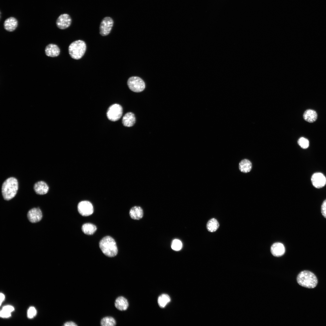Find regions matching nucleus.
<instances>
[{
	"instance_id": "30",
	"label": "nucleus",
	"mask_w": 326,
	"mask_h": 326,
	"mask_svg": "<svg viewBox=\"0 0 326 326\" xmlns=\"http://www.w3.org/2000/svg\"><path fill=\"white\" fill-rule=\"evenodd\" d=\"M2 309L8 312H11L14 310V308L11 305H7L3 307Z\"/></svg>"
},
{
	"instance_id": "32",
	"label": "nucleus",
	"mask_w": 326,
	"mask_h": 326,
	"mask_svg": "<svg viewBox=\"0 0 326 326\" xmlns=\"http://www.w3.org/2000/svg\"><path fill=\"white\" fill-rule=\"evenodd\" d=\"M5 298L4 295L1 293H0V305H1L2 302L4 300Z\"/></svg>"
},
{
	"instance_id": "4",
	"label": "nucleus",
	"mask_w": 326,
	"mask_h": 326,
	"mask_svg": "<svg viewBox=\"0 0 326 326\" xmlns=\"http://www.w3.org/2000/svg\"><path fill=\"white\" fill-rule=\"evenodd\" d=\"M86 49L85 43L82 40L74 41L69 46V53L70 56L75 59H81L84 55Z\"/></svg>"
},
{
	"instance_id": "10",
	"label": "nucleus",
	"mask_w": 326,
	"mask_h": 326,
	"mask_svg": "<svg viewBox=\"0 0 326 326\" xmlns=\"http://www.w3.org/2000/svg\"><path fill=\"white\" fill-rule=\"evenodd\" d=\"M311 180L313 185L316 188L322 187L326 184V178L321 173H314L312 176Z\"/></svg>"
},
{
	"instance_id": "25",
	"label": "nucleus",
	"mask_w": 326,
	"mask_h": 326,
	"mask_svg": "<svg viewBox=\"0 0 326 326\" xmlns=\"http://www.w3.org/2000/svg\"><path fill=\"white\" fill-rule=\"evenodd\" d=\"M182 247V243L180 240L175 239L172 241L171 248L173 250L176 251H179L181 249Z\"/></svg>"
},
{
	"instance_id": "16",
	"label": "nucleus",
	"mask_w": 326,
	"mask_h": 326,
	"mask_svg": "<svg viewBox=\"0 0 326 326\" xmlns=\"http://www.w3.org/2000/svg\"><path fill=\"white\" fill-rule=\"evenodd\" d=\"M136 122V117L134 114L130 112L126 113L122 119V123L125 126L131 127L134 125Z\"/></svg>"
},
{
	"instance_id": "2",
	"label": "nucleus",
	"mask_w": 326,
	"mask_h": 326,
	"mask_svg": "<svg viewBox=\"0 0 326 326\" xmlns=\"http://www.w3.org/2000/svg\"><path fill=\"white\" fill-rule=\"evenodd\" d=\"M297 281L301 286L309 289L315 288L318 283L315 275L307 270L302 271L299 273L297 277Z\"/></svg>"
},
{
	"instance_id": "17",
	"label": "nucleus",
	"mask_w": 326,
	"mask_h": 326,
	"mask_svg": "<svg viewBox=\"0 0 326 326\" xmlns=\"http://www.w3.org/2000/svg\"><path fill=\"white\" fill-rule=\"evenodd\" d=\"M34 189L37 194L43 195L47 193L49 187L45 182L40 181L37 182L34 184Z\"/></svg>"
},
{
	"instance_id": "22",
	"label": "nucleus",
	"mask_w": 326,
	"mask_h": 326,
	"mask_svg": "<svg viewBox=\"0 0 326 326\" xmlns=\"http://www.w3.org/2000/svg\"><path fill=\"white\" fill-rule=\"evenodd\" d=\"M171 301V298L169 296L166 294H163L160 295L158 299V304L161 308H164Z\"/></svg>"
},
{
	"instance_id": "26",
	"label": "nucleus",
	"mask_w": 326,
	"mask_h": 326,
	"mask_svg": "<svg viewBox=\"0 0 326 326\" xmlns=\"http://www.w3.org/2000/svg\"><path fill=\"white\" fill-rule=\"evenodd\" d=\"M298 143L299 145L303 149H307L309 145V142L308 140L303 137H301L299 139L298 141Z\"/></svg>"
},
{
	"instance_id": "21",
	"label": "nucleus",
	"mask_w": 326,
	"mask_h": 326,
	"mask_svg": "<svg viewBox=\"0 0 326 326\" xmlns=\"http://www.w3.org/2000/svg\"><path fill=\"white\" fill-rule=\"evenodd\" d=\"M97 230V227L94 225L90 223H86L83 224L82 227V230L85 234L91 235L93 234Z\"/></svg>"
},
{
	"instance_id": "24",
	"label": "nucleus",
	"mask_w": 326,
	"mask_h": 326,
	"mask_svg": "<svg viewBox=\"0 0 326 326\" xmlns=\"http://www.w3.org/2000/svg\"><path fill=\"white\" fill-rule=\"evenodd\" d=\"M102 326H114L116 324L115 319L111 316H105L102 318L100 321Z\"/></svg>"
},
{
	"instance_id": "7",
	"label": "nucleus",
	"mask_w": 326,
	"mask_h": 326,
	"mask_svg": "<svg viewBox=\"0 0 326 326\" xmlns=\"http://www.w3.org/2000/svg\"><path fill=\"white\" fill-rule=\"evenodd\" d=\"M114 21L110 17H106L101 21L99 27L100 34L102 36H106L110 32L113 26Z\"/></svg>"
},
{
	"instance_id": "23",
	"label": "nucleus",
	"mask_w": 326,
	"mask_h": 326,
	"mask_svg": "<svg viewBox=\"0 0 326 326\" xmlns=\"http://www.w3.org/2000/svg\"><path fill=\"white\" fill-rule=\"evenodd\" d=\"M219 224L217 220L215 218L210 219L206 224V228L209 232H215L219 228Z\"/></svg>"
},
{
	"instance_id": "31",
	"label": "nucleus",
	"mask_w": 326,
	"mask_h": 326,
	"mask_svg": "<svg viewBox=\"0 0 326 326\" xmlns=\"http://www.w3.org/2000/svg\"><path fill=\"white\" fill-rule=\"evenodd\" d=\"M64 325L65 326H77L78 325L73 321H69L66 322Z\"/></svg>"
},
{
	"instance_id": "13",
	"label": "nucleus",
	"mask_w": 326,
	"mask_h": 326,
	"mask_svg": "<svg viewBox=\"0 0 326 326\" xmlns=\"http://www.w3.org/2000/svg\"><path fill=\"white\" fill-rule=\"evenodd\" d=\"M18 25L17 20L14 17H12L6 19L4 23V29L9 32L14 30L17 27Z\"/></svg>"
},
{
	"instance_id": "27",
	"label": "nucleus",
	"mask_w": 326,
	"mask_h": 326,
	"mask_svg": "<svg viewBox=\"0 0 326 326\" xmlns=\"http://www.w3.org/2000/svg\"><path fill=\"white\" fill-rule=\"evenodd\" d=\"M37 311L36 309L33 307H31L29 308L27 312L28 317L29 318H32L36 315Z\"/></svg>"
},
{
	"instance_id": "3",
	"label": "nucleus",
	"mask_w": 326,
	"mask_h": 326,
	"mask_svg": "<svg viewBox=\"0 0 326 326\" xmlns=\"http://www.w3.org/2000/svg\"><path fill=\"white\" fill-rule=\"evenodd\" d=\"M99 245L103 253L108 257H114L118 253L116 242L110 236H106L104 237L100 241Z\"/></svg>"
},
{
	"instance_id": "18",
	"label": "nucleus",
	"mask_w": 326,
	"mask_h": 326,
	"mask_svg": "<svg viewBox=\"0 0 326 326\" xmlns=\"http://www.w3.org/2000/svg\"><path fill=\"white\" fill-rule=\"evenodd\" d=\"M129 214L131 218L132 219L139 220L141 219L143 216V211L140 206H136L130 209Z\"/></svg>"
},
{
	"instance_id": "11",
	"label": "nucleus",
	"mask_w": 326,
	"mask_h": 326,
	"mask_svg": "<svg viewBox=\"0 0 326 326\" xmlns=\"http://www.w3.org/2000/svg\"><path fill=\"white\" fill-rule=\"evenodd\" d=\"M43 215L41 210L39 208H34L29 210L27 214L29 220L32 223H36L41 220Z\"/></svg>"
},
{
	"instance_id": "15",
	"label": "nucleus",
	"mask_w": 326,
	"mask_h": 326,
	"mask_svg": "<svg viewBox=\"0 0 326 326\" xmlns=\"http://www.w3.org/2000/svg\"><path fill=\"white\" fill-rule=\"evenodd\" d=\"M115 307L121 311L126 310L129 306V303L127 299L123 296H120L116 298L114 302Z\"/></svg>"
},
{
	"instance_id": "28",
	"label": "nucleus",
	"mask_w": 326,
	"mask_h": 326,
	"mask_svg": "<svg viewBox=\"0 0 326 326\" xmlns=\"http://www.w3.org/2000/svg\"><path fill=\"white\" fill-rule=\"evenodd\" d=\"M321 212L323 216L326 218V199L323 201L322 204Z\"/></svg>"
},
{
	"instance_id": "1",
	"label": "nucleus",
	"mask_w": 326,
	"mask_h": 326,
	"mask_svg": "<svg viewBox=\"0 0 326 326\" xmlns=\"http://www.w3.org/2000/svg\"><path fill=\"white\" fill-rule=\"evenodd\" d=\"M18 189V182L14 177L7 179L3 183L2 192L5 200H9L14 198L16 194Z\"/></svg>"
},
{
	"instance_id": "14",
	"label": "nucleus",
	"mask_w": 326,
	"mask_h": 326,
	"mask_svg": "<svg viewBox=\"0 0 326 326\" xmlns=\"http://www.w3.org/2000/svg\"><path fill=\"white\" fill-rule=\"evenodd\" d=\"M271 252L274 256L280 257L283 255L285 252L284 245L280 242H276L272 245L271 247Z\"/></svg>"
},
{
	"instance_id": "20",
	"label": "nucleus",
	"mask_w": 326,
	"mask_h": 326,
	"mask_svg": "<svg viewBox=\"0 0 326 326\" xmlns=\"http://www.w3.org/2000/svg\"><path fill=\"white\" fill-rule=\"evenodd\" d=\"M251 162L248 159L241 160L239 163V169L242 172L247 173L250 171L252 168Z\"/></svg>"
},
{
	"instance_id": "6",
	"label": "nucleus",
	"mask_w": 326,
	"mask_h": 326,
	"mask_svg": "<svg viewBox=\"0 0 326 326\" xmlns=\"http://www.w3.org/2000/svg\"><path fill=\"white\" fill-rule=\"evenodd\" d=\"M123 112L122 106L118 104L110 106L107 110V115L110 120L115 121L119 120L122 116Z\"/></svg>"
},
{
	"instance_id": "12",
	"label": "nucleus",
	"mask_w": 326,
	"mask_h": 326,
	"mask_svg": "<svg viewBox=\"0 0 326 326\" xmlns=\"http://www.w3.org/2000/svg\"><path fill=\"white\" fill-rule=\"evenodd\" d=\"M45 52L47 56L54 57L59 55L60 53V50L56 45L51 43L49 44L46 46Z\"/></svg>"
},
{
	"instance_id": "29",
	"label": "nucleus",
	"mask_w": 326,
	"mask_h": 326,
	"mask_svg": "<svg viewBox=\"0 0 326 326\" xmlns=\"http://www.w3.org/2000/svg\"><path fill=\"white\" fill-rule=\"evenodd\" d=\"M0 315L2 318H8L11 316V312L2 309L0 312Z\"/></svg>"
},
{
	"instance_id": "9",
	"label": "nucleus",
	"mask_w": 326,
	"mask_h": 326,
	"mask_svg": "<svg viewBox=\"0 0 326 326\" xmlns=\"http://www.w3.org/2000/svg\"><path fill=\"white\" fill-rule=\"evenodd\" d=\"M72 20L70 16L68 14L64 13L60 15L57 18L56 24L57 27L60 29H65L69 27L71 25Z\"/></svg>"
},
{
	"instance_id": "19",
	"label": "nucleus",
	"mask_w": 326,
	"mask_h": 326,
	"mask_svg": "<svg viewBox=\"0 0 326 326\" xmlns=\"http://www.w3.org/2000/svg\"><path fill=\"white\" fill-rule=\"evenodd\" d=\"M318 115L316 112L312 109L306 110L303 114V118L306 121L309 123L315 122L317 118Z\"/></svg>"
},
{
	"instance_id": "8",
	"label": "nucleus",
	"mask_w": 326,
	"mask_h": 326,
	"mask_svg": "<svg viewBox=\"0 0 326 326\" xmlns=\"http://www.w3.org/2000/svg\"><path fill=\"white\" fill-rule=\"evenodd\" d=\"M78 211L82 216H88L91 215L94 211L92 204L89 201H83L80 202L78 204Z\"/></svg>"
},
{
	"instance_id": "5",
	"label": "nucleus",
	"mask_w": 326,
	"mask_h": 326,
	"mask_svg": "<svg viewBox=\"0 0 326 326\" xmlns=\"http://www.w3.org/2000/svg\"><path fill=\"white\" fill-rule=\"evenodd\" d=\"M127 85L131 90L136 92H141L145 88V84L143 80L137 76L130 77L127 81Z\"/></svg>"
}]
</instances>
